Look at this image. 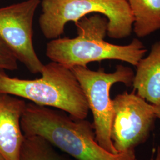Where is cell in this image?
<instances>
[{
  "label": "cell",
  "mask_w": 160,
  "mask_h": 160,
  "mask_svg": "<svg viewBox=\"0 0 160 160\" xmlns=\"http://www.w3.org/2000/svg\"><path fill=\"white\" fill-rule=\"evenodd\" d=\"M40 74L41 77L34 80L20 79L0 69V94L57 108L76 119H86L90 110L88 104L71 69L51 61L44 65Z\"/></svg>",
  "instance_id": "obj_3"
},
{
  "label": "cell",
  "mask_w": 160,
  "mask_h": 160,
  "mask_svg": "<svg viewBox=\"0 0 160 160\" xmlns=\"http://www.w3.org/2000/svg\"><path fill=\"white\" fill-rule=\"evenodd\" d=\"M113 100L111 138L118 153L134 150L143 142L157 118L152 104L134 92H124Z\"/></svg>",
  "instance_id": "obj_6"
},
{
  "label": "cell",
  "mask_w": 160,
  "mask_h": 160,
  "mask_svg": "<svg viewBox=\"0 0 160 160\" xmlns=\"http://www.w3.org/2000/svg\"><path fill=\"white\" fill-rule=\"evenodd\" d=\"M134 17L133 31L138 38L160 29V0H127Z\"/></svg>",
  "instance_id": "obj_10"
},
{
  "label": "cell",
  "mask_w": 160,
  "mask_h": 160,
  "mask_svg": "<svg viewBox=\"0 0 160 160\" xmlns=\"http://www.w3.org/2000/svg\"><path fill=\"white\" fill-rule=\"evenodd\" d=\"M0 160H6V158L0 153Z\"/></svg>",
  "instance_id": "obj_15"
},
{
  "label": "cell",
  "mask_w": 160,
  "mask_h": 160,
  "mask_svg": "<svg viewBox=\"0 0 160 160\" xmlns=\"http://www.w3.org/2000/svg\"><path fill=\"white\" fill-rule=\"evenodd\" d=\"M40 4V0H26L0 7V38L33 74H40L45 65L33 43V19Z\"/></svg>",
  "instance_id": "obj_7"
},
{
  "label": "cell",
  "mask_w": 160,
  "mask_h": 160,
  "mask_svg": "<svg viewBox=\"0 0 160 160\" xmlns=\"http://www.w3.org/2000/svg\"><path fill=\"white\" fill-rule=\"evenodd\" d=\"M24 136L45 139L77 160H132L135 151L111 153L96 140L93 125L63 111L26 103L21 119Z\"/></svg>",
  "instance_id": "obj_1"
},
{
  "label": "cell",
  "mask_w": 160,
  "mask_h": 160,
  "mask_svg": "<svg viewBox=\"0 0 160 160\" xmlns=\"http://www.w3.org/2000/svg\"><path fill=\"white\" fill-rule=\"evenodd\" d=\"M132 86L137 94L152 105H160V41L137 64Z\"/></svg>",
  "instance_id": "obj_9"
},
{
  "label": "cell",
  "mask_w": 160,
  "mask_h": 160,
  "mask_svg": "<svg viewBox=\"0 0 160 160\" xmlns=\"http://www.w3.org/2000/svg\"><path fill=\"white\" fill-rule=\"evenodd\" d=\"M18 62L10 48L0 38V69L17 70L18 68Z\"/></svg>",
  "instance_id": "obj_12"
},
{
  "label": "cell",
  "mask_w": 160,
  "mask_h": 160,
  "mask_svg": "<svg viewBox=\"0 0 160 160\" xmlns=\"http://www.w3.org/2000/svg\"><path fill=\"white\" fill-rule=\"evenodd\" d=\"M152 106L156 117L160 119V105H152Z\"/></svg>",
  "instance_id": "obj_13"
},
{
  "label": "cell",
  "mask_w": 160,
  "mask_h": 160,
  "mask_svg": "<svg viewBox=\"0 0 160 160\" xmlns=\"http://www.w3.org/2000/svg\"><path fill=\"white\" fill-rule=\"evenodd\" d=\"M74 23L77 37L58 38L47 43L46 55L51 61L69 68L87 67L90 62L104 60H119L137 66L147 52L143 43L138 39H133L128 45L105 41L108 21L101 14L86 16Z\"/></svg>",
  "instance_id": "obj_2"
},
{
  "label": "cell",
  "mask_w": 160,
  "mask_h": 160,
  "mask_svg": "<svg viewBox=\"0 0 160 160\" xmlns=\"http://www.w3.org/2000/svg\"><path fill=\"white\" fill-rule=\"evenodd\" d=\"M40 4L39 28L50 40L61 37L67 23L91 13L106 17L107 34L110 38H125L133 31L134 17L127 0H42Z\"/></svg>",
  "instance_id": "obj_4"
},
{
  "label": "cell",
  "mask_w": 160,
  "mask_h": 160,
  "mask_svg": "<svg viewBox=\"0 0 160 160\" xmlns=\"http://www.w3.org/2000/svg\"><path fill=\"white\" fill-rule=\"evenodd\" d=\"M49 143L38 136H24L19 160H59Z\"/></svg>",
  "instance_id": "obj_11"
},
{
  "label": "cell",
  "mask_w": 160,
  "mask_h": 160,
  "mask_svg": "<svg viewBox=\"0 0 160 160\" xmlns=\"http://www.w3.org/2000/svg\"><path fill=\"white\" fill-rule=\"evenodd\" d=\"M26 104L23 98L0 94V153L6 160H19L24 138L21 119Z\"/></svg>",
  "instance_id": "obj_8"
},
{
  "label": "cell",
  "mask_w": 160,
  "mask_h": 160,
  "mask_svg": "<svg viewBox=\"0 0 160 160\" xmlns=\"http://www.w3.org/2000/svg\"><path fill=\"white\" fill-rule=\"evenodd\" d=\"M132 160H137V158H134ZM151 160H160V147H158L157 149V154L155 155L154 158H152Z\"/></svg>",
  "instance_id": "obj_14"
},
{
  "label": "cell",
  "mask_w": 160,
  "mask_h": 160,
  "mask_svg": "<svg viewBox=\"0 0 160 160\" xmlns=\"http://www.w3.org/2000/svg\"><path fill=\"white\" fill-rule=\"evenodd\" d=\"M86 96L93 116V127L98 143L113 154H119L114 148L111 138L113 116V100L110 90L116 83L132 86L135 74L130 67L118 65L113 72L108 73L104 68L92 71L87 67L71 68Z\"/></svg>",
  "instance_id": "obj_5"
}]
</instances>
